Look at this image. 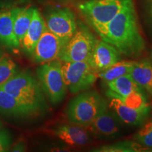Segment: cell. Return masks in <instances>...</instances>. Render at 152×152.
<instances>
[{"instance_id":"cell-1","label":"cell","mask_w":152,"mask_h":152,"mask_svg":"<svg viewBox=\"0 0 152 152\" xmlns=\"http://www.w3.org/2000/svg\"><path fill=\"white\" fill-rule=\"evenodd\" d=\"M101 39L113 46L121 54L136 58L145 49L132 0L129 1L99 34Z\"/></svg>"},{"instance_id":"cell-2","label":"cell","mask_w":152,"mask_h":152,"mask_svg":"<svg viewBox=\"0 0 152 152\" xmlns=\"http://www.w3.org/2000/svg\"><path fill=\"white\" fill-rule=\"evenodd\" d=\"M0 88L16 99L33 115L45 109L46 103L40 85L29 72L16 73L8 81L0 85Z\"/></svg>"},{"instance_id":"cell-3","label":"cell","mask_w":152,"mask_h":152,"mask_svg":"<svg viewBox=\"0 0 152 152\" xmlns=\"http://www.w3.org/2000/svg\"><path fill=\"white\" fill-rule=\"evenodd\" d=\"M107 104L96 91H83L68 103L66 116L70 123L86 128Z\"/></svg>"},{"instance_id":"cell-4","label":"cell","mask_w":152,"mask_h":152,"mask_svg":"<svg viewBox=\"0 0 152 152\" xmlns=\"http://www.w3.org/2000/svg\"><path fill=\"white\" fill-rule=\"evenodd\" d=\"M129 1L130 0H87L80 4L78 8L99 34Z\"/></svg>"},{"instance_id":"cell-5","label":"cell","mask_w":152,"mask_h":152,"mask_svg":"<svg viewBox=\"0 0 152 152\" xmlns=\"http://www.w3.org/2000/svg\"><path fill=\"white\" fill-rule=\"evenodd\" d=\"M61 67L60 61L54 60L44 63L37 70L42 90L54 105L61 103L65 99L68 90Z\"/></svg>"},{"instance_id":"cell-6","label":"cell","mask_w":152,"mask_h":152,"mask_svg":"<svg viewBox=\"0 0 152 152\" xmlns=\"http://www.w3.org/2000/svg\"><path fill=\"white\" fill-rule=\"evenodd\" d=\"M96 39L86 26L79 25L74 35L63 47L58 58L63 62L88 61Z\"/></svg>"},{"instance_id":"cell-7","label":"cell","mask_w":152,"mask_h":152,"mask_svg":"<svg viewBox=\"0 0 152 152\" xmlns=\"http://www.w3.org/2000/svg\"><path fill=\"white\" fill-rule=\"evenodd\" d=\"M61 69L66 87L72 94L89 90L98 77L88 61L64 62Z\"/></svg>"},{"instance_id":"cell-8","label":"cell","mask_w":152,"mask_h":152,"mask_svg":"<svg viewBox=\"0 0 152 152\" xmlns=\"http://www.w3.org/2000/svg\"><path fill=\"white\" fill-rule=\"evenodd\" d=\"M46 26L49 31L59 38L64 45L71 39L77 28L75 14L68 8L51 11L46 17Z\"/></svg>"},{"instance_id":"cell-9","label":"cell","mask_w":152,"mask_h":152,"mask_svg":"<svg viewBox=\"0 0 152 152\" xmlns=\"http://www.w3.org/2000/svg\"><path fill=\"white\" fill-rule=\"evenodd\" d=\"M122 125L108 104L86 128L96 137L109 139L121 134Z\"/></svg>"},{"instance_id":"cell-10","label":"cell","mask_w":152,"mask_h":152,"mask_svg":"<svg viewBox=\"0 0 152 152\" xmlns=\"http://www.w3.org/2000/svg\"><path fill=\"white\" fill-rule=\"evenodd\" d=\"M64 45L59 38L46 28L38 40L31 56L34 61L39 64L52 61L59 57Z\"/></svg>"},{"instance_id":"cell-11","label":"cell","mask_w":152,"mask_h":152,"mask_svg":"<svg viewBox=\"0 0 152 152\" xmlns=\"http://www.w3.org/2000/svg\"><path fill=\"white\" fill-rule=\"evenodd\" d=\"M106 96L109 99V107L123 124L128 126H139L147 121L149 117L151 108L138 111L126 106L109 91H106Z\"/></svg>"},{"instance_id":"cell-12","label":"cell","mask_w":152,"mask_h":152,"mask_svg":"<svg viewBox=\"0 0 152 152\" xmlns=\"http://www.w3.org/2000/svg\"><path fill=\"white\" fill-rule=\"evenodd\" d=\"M121 60V54L117 49L102 39H96L89 64L97 73L103 71Z\"/></svg>"},{"instance_id":"cell-13","label":"cell","mask_w":152,"mask_h":152,"mask_svg":"<svg viewBox=\"0 0 152 152\" xmlns=\"http://www.w3.org/2000/svg\"><path fill=\"white\" fill-rule=\"evenodd\" d=\"M54 133L63 142L73 147L85 146L90 141V133L86 128L71 123L58 125Z\"/></svg>"},{"instance_id":"cell-14","label":"cell","mask_w":152,"mask_h":152,"mask_svg":"<svg viewBox=\"0 0 152 152\" xmlns=\"http://www.w3.org/2000/svg\"><path fill=\"white\" fill-rule=\"evenodd\" d=\"M46 28V23L39 11L36 8H33L30 26L20 42L24 52L31 56L38 40Z\"/></svg>"},{"instance_id":"cell-15","label":"cell","mask_w":152,"mask_h":152,"mask_svg":"<svg viewBox=\"0 0 152 152\" xmlns=\"http://www.w3.org/2000/svg\"><path fill=\"white\" fill-rule=\"evenodd\" d=\"M14 9L0 10V43L7 48L16 49L20 42L14 30Z\"/></svg>"},{"instance_id":"cell-16","label":"cell","mask_w":152,"mask_h":152,"mask_svg":"<svg viewBox=\"0 0 152 152\" xmlns=\"http://www.w3.org/2000/svg\"><path fill=\"white\" fill-rule=\"evenodd\" d=\"M130 75L138 86L152 96V64L147 58L134 63Z\"/></svg>"},{"instance_id":"cell-17","label":"cell","mask_w":152,"mask_h":152,"mask_svg":"<svg viewBox=\"0 0 152 152\" xmlns=\"http://www.w3.org/2000/svg\"><path fill=\"white\" fill-rule=\"evenodd\" d=\"M0 113L5 116L24 118L33 113L16 99L0 88Z\"/></svg>"},{"instance_id":"cell-18","label":"cell","mask_w":152,"mask_h":152,"mask_svg":"<svg viewBox=\"0 0 152 152\" xmlns=\"http://www.w3.org/2000/svg\"><path fill=\"white\" fill-rule=\"evenodd\" d=\"M33 10V7L14 9V30L20 45L30 26Z\"/></svg>"},{"instance_id":"cell-19","label":"cell","mask_w":152,"mask_h":152,"mask_svg":"<svg viewBox=\"0 0 152 152\" xmlns=\"http://www.w3.org/2000/svg\"><path fill=\"white\" fill-rule=\"evenodd\" d=\"M107 87L108 90L120 96H125L134 91L143 90L134 82L130 74L121 76L109 82Z\"/></svg>"},{"instance_id":"cell-20","label":"cell","mask_w":152,"mask_h":152,"mask_svg":"<svg viewBox=\"0 0 152 152\" xmlns=\"http://www.w3.org/2000/svg\"><path fill=\"white\" fill-rule=\"evenodd\" d=\"M135 61H120L111 67L106 68L103 71L98 73V77L105 83L121 77V76L130 74L134 66Z\"/></svg>"},{"instance_id":"cell-21","label":"cell","mask_w":152,"mask_h":152,"mask_svg":"<svg viewBox=\"0 0 152 152\" xmlns=\"http://www.w3.org/2000/svg\"><path fill=\"white\" fill-rule=\"evenodd\" d=\"M96 152H138L150 151L141 144L134 141H121L111 144L100 146L92 149Z\"/></svg>"},{"instance_id":"cell-22","label":"cell","mask_w":152,"mask_h":152,"mask_svg":"<svg viewBox=\"0 0 152 152\" xmlns=\"http://www.w3.org/2000/svg\"><path fill=\"white\" fill-rule=\"evenodd\" d=\"M109 91V90H108ZM111 94L114 96L118 98L123 104L128 106L131 109L138 110V111H142L151 108V106L148 103V101L146 96L145 92L143 90L134 91L130 94L125 96H120L118 95L115 94V93L109 91Z\"/></svg>"},{"instance_id":"cell-23","label":"cell","mask_w":152,"mask_h":152,"mask_svg":"<svg viewBox=\"0 0 152 152\" xmlns=\"http://www.w3.org/2000/svg\"><path fill=\"white\" fill-rule=\"evenodd\" d=\"M17 73V65L10 55L0 50V85Z\"/></svg>"},{"instance_id":"cell-24","label":"cell","mask_w":152,"mask_h":152,"mask_svg":"<svg viewBox=\"0 0 152 152\" xmlns=\"http://www.w3.org/2000/svg\"><path fill=\"white\" fill-rule=\"evenodd\" d=\"M133 139L142 146L152 151V118L142 124V128L133 136Z\"/></svg>"},{"instance_id":"cell-25","label":"cell","mask_w":152,"mask_h":152,"mask_svg":"<svg viewBox=\"0 0 152 152\" xmlns=\"http://www.w3.org/2000/svg\"><path fill=\"white\" fill-rule=\"evenodd\" d=\"M12 143V137L7 130L0 129V152L7 151Z\"/></svg>"},{"instance_id":"cell-26","label":"cell","mask_w":152,"mask_h":152,"mask_svg":"<svg viewBox=\"0 0 152 152\" xmlns=\"http://www.w3.org/2000/svg\"><path fill=\"white\" fill-rule=\"evenodd\" d=\"M26 144H24L23 142H19V143L16 144V145L13 147L12 151H26Z\"/></svg>"},{"instance_id":"cell-27","label":"cell","mask_w":152,"mask_h":152,"mask_svg":"<svg viewBox=\"0 0 152 152\" xmlns=\"http://www.w3.org/2000/svg\"><path fill=\"white\" fill-rule=\"evenodd\" d=\"M2 127H3V123L1 121V120H0V129L2 128Z\"/></svg>"},{"instance_id":"cell-28","label":"cell","mask_w":152,"mask_h":152,"mask_svg":"<svg viewBox=\"0 0 152 152\" xmlns=\"http://www.w3.org/2000/svg\"><path fill=\"white\" fill-rule=\"evenodd\" d=\"M151 61V64H152V52H151V61Z\"/></svg>"}]
</instances>
